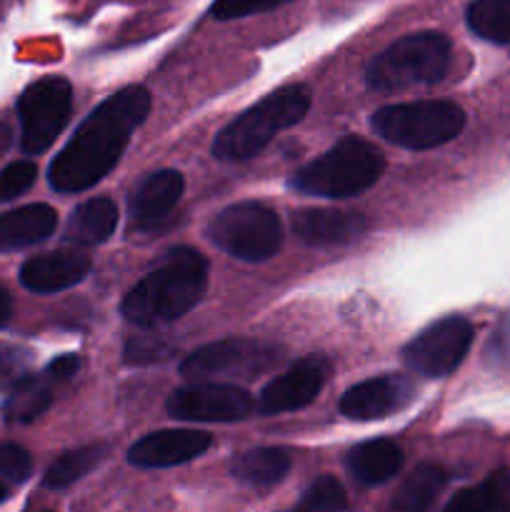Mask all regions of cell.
<instances>
[{"label":"cell","instance_id":"d6a6232c","mask_svg":"<svg viewBox=\"0 0 510 512\" xmlns=\"http://www.w3.org/2000/svg\"><path fill=\"white\" fill-rule=\"evenodd\" d=\"M78 368H80V360L75 358V355H63V358H55L53 363L48 365L45 373L53 378V383H58V380L73 378V375L78 373Z\"/></svg>","mask_w":510,"mask_h":512},{"label":"cell","instance_id":"7c38bea8","mask_svg":"<svg viewBox=\"0 0 510 512\" xmlns=\"http://www.w3.org/2000/svg\"><path fill=\"white\" fill-rule=\"evenodd\" d=\"M330 363L323 355H310L298 360L290 370L270 380L258 400V410L263 415H280L290 410H300L313 403L328 380Z\"/></svg>","mask_w":510,"mask_h":512},{"label":"cell","instance_id":"ffe728a7","mask_svg":"<svg viewBox=\"0 0 510 512\" xmlns=\"http://www.w3.org/2000/svg\"><path fill=\"white\" fill-rule=\"evenodd\" d=\"M115 228H118V208L113 200L93 198L80 203L70 213L63 238L73 245L93 248V245L105 243L115 233Z\"/></svg>","mask_w":510,"mask_h":512},{"label":"cell","instance_id":"83f0119b","mask_svg":"<svg viewBox=\"0 0 510 512\" xmlns=\"http://www.w3.org/2000/svg\"><path fill=\"white\" fill-rule=\"evenodd\" d=\"M35 178H38V168L30 160H15V163L5 165L0 170V203L20 198L25 190H30Z\"/></svg>","mask_w":510,"mask_h":512},{"label":"cell","instance_id":"836d02e7","mask_svg":"<svg viewBox=\"0 0 510 512\" xmlns=\"http://www.w3.org/2000/svg\"><path fill=\"white\" fill-rule=\"evenodd\" d=\"M493 355L500 360H510V315L500 323L493 335Z\"/></svg>","mask_w":510,"mask_h":512},{"label":"cell","instance_id":"d4e9b609","mask_svg":"<svg viewBox=\"0 0 510 512\" xmlns=\"http://www.w3.org/2000/svg\"><path fill=\"white\" fill-rule=\"evenodd\" d=\"M448 510L455 512H498L510 510V473L500 470V473L490 475L485 483L475 485V488L463 490L455 495L448 503Z\"/></svg>","mask_w":510,"mask_h":512},{"label":"cell","instance_id":"ac0fdd59","mask_svg":"<svg viewBox=\"0 0 510 512\" xmlns=\"http://www.w3.org/2000/svg\"><path fill=\"white\" fill-rule=\"evenodd\" d=\"M58 228V213L50 205L35 203L0 215V253L33 248Z\"/></svg>","mask_w":510,"mask_h":512},{"label":"cell","instance_id":"ba28073f","mask_svg":"<svg viewBox=\"0 0 510 512\" xmlns=\"http://www.w3.org/2000/svg\"><path fill=\"white\" fill-rule=\"evenodd\" d=\"M70 110H73V88L65 78L50 75V78H40L28 85L18 100L23 153H45L63 133Z\"/></svg>","mask_w":510,"mask_h":512},{"label":"cell","instance_id":"1f68e13d","mask_svg":"<svg viewBox=\"0 0 510 512\" xmlns=\"http://www.w3.org/2000/svg\"><path fill=\"white\" fill-rule=\"evenodd\" d=\"M290 3V0H215L213 15L218 20H235L245 18L253 13H265V10L280 8V5Z\"/></svg>","mask_w":510,"mask_h":512},{"label":"cell","instance_id":"484cf974","mask_svg":"<svg viewBox=\"0 0 510 512\" xmlns=\"http://www.w3.org/2000/svg\"><path fill=\"white\" fill-rule=\"evenodd\" d=\"M465 20L478 38L510 45V0H473Z\"/></svg>","mask_w":510,"mask_h":512},{"label":"cell","instance_id":"e575fe53","mask_svg":"<svg viewBox=\"0 0 510 512\" xmlns=\"http://www.w3.org/2000/svg\"><path fill=\"white\" fill-rule=\"evenodd\" d=\"M10 315H13V300H10L8 290L0 285V328H3V325H8Z\"/></svg>","mask_w":510,"mask_h":512},{"label":"cell","instance_id":"7402d4cb","mask_svg":"<svg viewBox=\"0 0 510 512\" xmlns=\"http://www.w3.org/2000/svg\"><path fill=\"white\" fill-rule=\"evenodd\" d=\"M53 403V378L45 375H25L10 388L3 403V415L8 423H33Z\"/></svg>","mask_w":510,"mask_h":512},{"label":"cell","instance_id":"8992f818","mask_svg":"<svg viewBox=\"0 0 510 512\" xmlns=\"http://www.w3.org/2000/svg\"><path fill=\"white\" fill-rule=\"evenodd\" d=\"M370 125L388 143L408 150H430L458 138L465 128V113L450 100H413L375 110Z\"/></svg>","mask_w":510,"mask_h":512},{"label":"cell","instance_id":"cb8c5ba5","mask_svg":"<svg viewBox=\"0 0 510 512\" xmlns=\"http://www.w3.org/2000/svg\"><path fill=\"white\" fill-rule=\"evenodd\" d=\"M108 455V445L95 443V445H85V448L78 450H68V453L60 455L48 470H45L43 485L50 490H63L68 485L78 483L80 478L90 473L93 468H98L100 463Z\"/></svg>","mask_w":510,"mask_h":512},{"label":"cell","instance_id":"9a60e30c","mask_svg":"<svg viewBox=\"0 0 510 512\" xmlns=\"http://www.w3.org/2000/svg\"><path fill=\"white\" fill-rule=\"evenodd\" d=\"M90 258L80 250H53L25 260L20 268V283L30 293H60L83 283L90 273Z\"/></svg>","mask_w":510,"mask_h":512},{"label":"cell","instance_id":"30bf717a","mask_svg":"<svg viewBox=\"0 0 510 512\" xmlns=\"http://www.w3.org/2000/svg\"><path fill=\"white\" fill-rule=\"evenodd\" d=\"M473 343V325L465 318H443L415 335L403 350V360L423 378H445L468 355Z\"/></svg>","mask_w":510,"mask_h":512},{"label":"cell","instance_id":"4dcf8cb0","mask_svg":"<svg viewBox=\"0 0 510 512\" xmlns=\"http://www.w3.org/2000/svg\"><path fill=\"white\" fill-rule=\"evenodd\" d=\"M30 470H33V460L28 450L15 443H0V478L10 483H23L30 478Z\"/></svg>","mask_w":510,"mask_h":512},{"label":"cell","instance_id":"f1b7e54d","mask_svg":"<svg viewBox=\"0 0 510 512\" xmlns=\"http://www.w3.org/2000/svg\"><path fill=\"white\" fill-rule=\"evenodd\" d=\"M170 345L165 343L160 335L145 333V335H133L125 345V363L130 365H150L160 363V360L170 358Z\"/></svg>","mask_w":510,"mask_h":512},{"label":"cell","instance_id":"5b68a950","mask_svg":"<svg viewBox=\"0 0 510 512\" xmlns=\"http://www.w3.org/2000/svg\"><path fill=\"white\" fill-rule=\"evenodd\" d=\"M448 68L450 40L435 30H423L403 35L375 55L365 70V83L380 93L435 85L445 78Z\"/></svg>","mask_w":510,"mask_h":512},{"label":"cell","instance_id":"f546056e","mask_svg":"<svg viewBox=\"0 0 510 512\" xmlns=\"http://www.w3.org/2000/svg\"><path fill=\"white\" fill-rule=\"evenodd\" d=\"M30 353L18 345L0 343V390H10L28 375Z\"/></svg>","mask_w":510,"mask_h":512},{"label":"cell","instance_id":"7a4b0ae2","mask_svg":"<svg viewBox=\"0 0 510 512\" xmlns=\"http://www.w3.org/2000/svg\"><path fill=\"white\" fill-rule=\"evenodd\" d=\"M208 288V260L188 245L168 250L135 288L125 295V320L143 328L173 323L195 308Z\"/></svg>","mask_w":510,"mask_h":512},{"label":"cell","instance_id":"603a6c76","mask_svg":"<svg viewBox=\"0 0 510 512\" xmlns=\"http://www.w3.org/2000/svg\"><path fill=\"white\" fill-rule=\"evenodd\" d=\"M445 483H448V475L438 465H420L415 468V473H410V478L400 485V490L395 493L390 508L398 512H418L428 510L435 503L440 493H443Z\"/></svg>","mask_w":510,"mask_h":512},{"label":"cell","instance_id":"3957f363","mask_svg":"<svg viewBox=\"0 0 510 512\" xmlns=\"http://www.w3.org/2000/svg\"><path fill=\"white\" fill-rule=\"evenodd\" d=\"M383 170V153L370 140L345 135L328 153L303 165L288 180V188L313 198H353L373 188Z\"/></svg>","mask_w":510,"mask_h":512},{"label":"cell","instance_id":"8fae6325","mask_svg":"<svg viewBox=\"0 0 510 512\" xmlns=\"http://www.w3.org/2000/svg\"><path fill=\"white\" fill-rule=\"evenodd\" d=\"M253 410V398L228 383H193L168 398L170 418L185 423H235L253 415Z\"/></svg>","mask_w":510,"mask_h":512},{"label":"cell","instance_id":"2e32d148","mask_svg":"<svg viewBox=\"0 0 510 512\" xmlns=\"http://www.w3.org/2000/svg\"><path fill=\"white\" fill-rule=\"evenodd\" d=\"M185 180L178 170H155L130 195V220L138 230H155L170 218L180 203Z\"/></svg>","mask_w":510,"mask_h":512},{"label":"cell","instance_id":"e0dca14e","mask_svg":"<svg viewBox=\"0 0 510 512\" xmlns=\"http://www.w3.org/2000/svg\"><path fill=\"white\" fill-rule=\"evenodd\" d=\"M368 223L363 215L345 213L333 208H305L293 215V230L305 245L325 248V245H345L365 233Z\"/></svg>","mask_w":510,"mask_h":512},{"label":"cell","instance_id":"4316f807","mask_svg":"<svg viewBox=\"0 0 510 512\" xmlns=\"http://www.w3.org/2000/svg\"><path fill=\"white\" fill-rule=\"evenodd\" d=\"M348 508L343 485L330 475H323L305 488L303 498L298 500V510H343Z\"/></svg>","mask_w":510,"mask_h":512},{"label":"cell","instance_id":"d590c367","mask_svg":"<svg viewBox=\"0 0 510 512\" xmlns=\"http://www.w3.org/2000/svg\"><path fill=\"white\" fill-rule=\"evenodd\" d=\"M5 498H8V488H5V483H0V503H3Z\"/></svg>","mask_w":510,"mask_h":512},{"label":"cell","instance_id":"44dd1931","mask_svg":"<svg viewBox=\"0 0 510 512\" xmlns=\"http://www.w3.org/2000/svg\"><path fill=\"white\" fill-rule=\"evenodd\" d=\"M230 470L245 488H270L288 475L290 455L280 448H255L238 455Z\"/></svg>","mask_w":510,"mask_h":512},{"label":"cell","instance_id":"5bb4252c","mask_svg":"<svg viewBox=\"0 0 510 512\" xmlns=\"http://www.w3.org/2000/svg\"><path fill=\"white\" fill-rule=\"evenodd\" d=\"M213 438L200 430H158L140 438L128 450V463L135 468L160 470L190 463L210 448Z\"/></svg>","mask_w":510,"mask_h":512},{"label":"cell","instance_id":"9c48e42d","mask_svg":"<svg viewBox=\"0 0 510 512\" xmlns=\"http://www.w3.org/2000/svg\"><path fill=\"white\" fill-rule=\"evenodd\" d=\"M280 360V350L275 345L260 343V340L230 338L208 343L190 353L180 363V373L190 380H210L218 375H240L253 378L265 373Z\"/></svg>","mask_w":510,"mask_h":512},{"label":"cell","instance_id":"277c9868","mask_svg":"<svg viewBox=\"0 0 510 512\" xmlns=\"http://www.w3.org/2000/svg\"><path fill=\"white\" fill-rule=\"evenodd\" d=\"M308 108V85H285L273 90L220 130L218 138L213 140V155L225 163L255 158L275 135L300 123Z\"/></svg>","mask_w":510,"mask_h":512},{"label":"cell","instance_id":"4fadbf2b","mask_svg":"<svg viewBox=\"0 0 510 512\" xmlns=\"http://www.w3.org/2000/svg\"><path fill=\"white\" fill-rule=\"evenodd\" d=\"M415 400V383L408 375L388 373L353 385L340 398V413L350 420L370 423L400 413Z\"/></svg>","mask_w":510,"mask_h":512},{"label":"cell","instance_id":"52a82bcc","mask_svg":"<svg viewBox=\"0 0 510 512\" xmlns=\"http://www.w3.org/2000/svg\"><path fill=\"white\" fill-rule=\"evenodd\" d=\"M208 238L228 255L248 263L273 258L283 245V225L275 210L263 203H235L215 215Z\"/></svg>","mask_w":510,"mask_h":512},{"label":"cell","instance_id":"d6986e66","mask_svg":"<svg viewBox=\"0 0 510 512\" xmlns=\"http://www.w3.org/2000/svg\"><path fill=\"white\" fill-rule=\"evenodd\" d=\"M345 468H348L350 478L355 483L365 485V488H375V485L388 483L390 478L400 473L403 450L393 440H368V443H360L348 450Z\"/></svg>","mask_w":510,"mask_h":512},{"label":"cell","instance_id":"6da1fadb","mask_svg":"<svg viewBox=\"0 0 510 512\" xmlns=\"http://www.w3.org/2000/svg\"><path fill=\"white\" fill-rule=\"evenodd\" d=\"M150 113V93L143 85H125L105 98L55 155L48 183L55 193H83L105 178L123 155L135 130Z\"/></svg>","mask_w":510,"mask_h":512}]
</instances>
